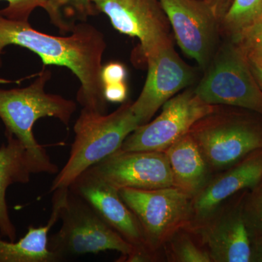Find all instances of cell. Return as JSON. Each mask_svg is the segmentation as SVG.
<instances>
[{
    "instance_id": "obj_14",
    "label": "cell",
    "mask_w": 262,
    "mask_h": 262,
    "mask_svg": "<svg viewBox=\"0 0 262 262\" xmlns=\"http://www.w3.org/2000/svg\"><path fill=\"white\" fill-rule=\"evenodd\" d=\"M7 144L0 147V234L16 241V229L10 220L6 192L10 185L27 184L35 168L24 144L10 133H5Z\"/></svg>"
},
{
    "instance_id": "obj_13",
    "label": "cell",
    "mask_w": 262,
    "mask_h": 262,
    "mask_svg": "<svg viewBox=\"0 0 262 262\" xmlns=\"http://www.w3.org/2000/svg\"><path fill=\"white\" fill-rule=\"evenodd\" d=\"M210 163L224 167L262 149V132L245 123L213 124L189 131Z\"/></svg>"
},
{
    "instance_id": "obj_17",
    "label": "cell",
    "mask_w": 262,
    "mask_h": 262,
    "mask_svg": "<svg viewBox=\"0 0 262 262\" xmlns=\"http://www.w3.org/2000/svg\"><path fill=\"white\" fill-rule=\"evenodd\" d=\"M164 152L168 157L173 186L190 194L201 187L206 176L205 158L190 133L182 136Z\"/></svg>"
},
{
    "instance_id": "obj_6",
    "label": "cell",
    "mask_w": 262,
    "mask_h": 262,
    "mask_svg": "<svg viewBox=\"0 0 262 262\" xmlns=\"http://www.w3.org/2000/svg\"><path fill=\"white\" fill-rule=\"evenodd\" d=\"M213 111V105L201 101L194 91H184L164 103L162 113L155 120L131 133L120 149L165 151Z\"/></svg>"
},
{
    "instance_id": "obj_27",
    "label": "cell",
    "mask_w": 262,
    "mask_h": 262,
    "mask_svg": "<svg viewBox=\"0 0 262 262\" xmlns=\"http://www.w3.org/2000/svg\"><path fill=\"white\" fill-rule=\"evenodd\" d=\"M250 65H251L253 75L262 90V68L257 65L253 64V63H250Z\"/></svg>"
},
{
    "instance_id": "obj_18",
    "label": "cell",
    "mask_w": 262,
    "mask_h": 262,
    "mask_svg": "<svg viewBox=\"0 0 262 262\" xmlns=\"http://www.w3.org/2000/svg\"><path fill=\"white\" fill-rule=\"evenodd\" d=\"M211 256L215 261H252L251 239L246 222L237 215L217 227L208 236Z\"/></svg>"
},
{
    "instance_id": "obj_4",
    "label": "cell",
    "mask_w": 262,
    "mask_h": 262,
    "mask_svg": "<svg viewBox=\"0 0 262 262\" xmlns=\"http://www.w3.org/2000/svg\"><path fill=\"white\" fill-rule=\"evenodd\" d=\"M61 228L48 239L58 261L70 256L115 251L133 261L136 250L84 200L68 191L61 210Z\"/></svg>"
},
{
    "instance_id": "obj_19",
    "label": "cell",
    "mask_w": 262,
    "mask_h": 262,
    "mask_svg": "<svg viewBox=\"0 0 262 262\" xmlns=\"http://www.w3.org/2000/svg\"><path fill=\"white\" fill-rule=\"evenodd\" d=\"M45 10L51 23L63 34L98 13L91 0H47Z\"/></svg>"
},
{
    "instance_id": "obj_26",
    "label": "cell",
    "mask_w": 262,
    "mask_h": 262,
    "mask_svg": "<svg viewBox=\"0 0 262 262\" xmlns=\"http://www.w3.org/2000/svg\"><path fill=\"white\" fill-rule=\"evenodd\" d=\"M255 213L256 224L262 232V187L260 189L257 199L255 203Z\"/></svg>"
},
{
    "instance_id": "obj_24",
    "label": "cell",
    "mask_w": 262,
    "mask_h": 262,
    "mask_svg": "<svg viewBox=\"0 0 262 262\" xmlns=\"http://www.w3.org/2000/svg\"><path fill=\"white\" fill-rule=\"evenodd\" d=\"M126 77V68L119 62H110L103 66L101 69V79L103 89V85L106 84L125 82Z\"/></svg>"
},
{
    "instance_id": "obj_5",
    "label": "cell",
    "mask_w": 262,
    "mask_h": 262,
    "mask_svg": "<svg viewBox=\"0 0 262 262\" xmlns=\"http://www.w3.org/2000/svg\"><path fill=\"white\" fill-rule=\"evenodd\" d=\"M194 91L208 104L237 106L262 115V90L239 47L222 48Z\"/></svg>"
},
{
    "instance_id": "obj_7",
    "label": "cell",
    "mask_w": 262,
    "mask_h": 262,
    "mask_svg": "<svg viewBox=\"0 0 262 262\" xmlns=\"http://www.w3.org/2000/svg\"><path fill=\"white\" fill-rule=\"evenodd\" d=\"M182 51L206 69L215 46L219 12L227 0H159Z\"/></svg>"
},
{
    "instance_id": "obj_28",
    "label": "cell",
    "mask_w": 262,
    "mask_h": 262,
    "mask_svg": "<svg viewBox=\"0 0 262 262\" xmlns=\"http://www.w3.org/2000/svg\"><path fill=\"white\" fill-rule=\"evenodd\" d=\"M257 258L258 261H262V243L258 247L257 258Z\"/></svg>"
},
{
    "instance_id": "obj_15",
    "label": "cell",
    "mask_w": 262,
    "mask_h": 262,
    "mask_svg": "<svg viewBox=\"0 0 262 262\" xmlns=\"http://www.w3.org/2000/svg\"><path fill=\"white\" fill-rule=\"evenodd\" d=\"M68 188L55 190L51 216L46 225L30 226L27 233L18 241H6L0 237V262H57L56 255L48 248L50 230L60 220Z\"/></svg>"
},
{
    "instance_id": "obj_10",
    "label": "cell",
    "mask_w": 262,
    "mask_h": 262,
    "mask_svg": "<svg viewBox=\"0 0 262 262\" xmlns=\"http://www.w3.org/2000/svg\"><path fill=\"white\" fill-rule=\"evenodd\" d=\"M87 170L118 191L124 188L156 189L173 187V173L164 151L120 149Z\"/></svg>"
},
{
    "instance_id": "obj_9",
    "label": "cell",
    "mask_w": 262,
    "mask_h": 262,
    "mask_svg": "<svg viewBox=\"0 0 262 262\" xmlns=\"http://www.w3.org/2000/svg\"><path fill=\"white\" fill-rule=\"evenodd\" d=\"M119 194L139 221L146 246L163 241L189 212V194L174 186L156 189L124 188Z\"/></svg>"
},
{
    "instance_id": "obj_16",
    "label": "cell",
    "mask_w": 262,
    "mask_h": 262,
    "mask_svg": "<svg viewBox=\"0 0 262 262\" xmlns=\"http://www.w3.org/2000/svg\"><path fill=\"white\" fill-rule=\"evenodd\" d=\"M261 182L262 149H259L210 184L196 200L194 208L199 214H206L236 192L255 187Z\"/></svg>"
},
{
    "instance_id": "obj_11",
    "label": "cell",
    "mask_w": 262,
    "mask_h": 262,
    "mask_svg": "<svg viewBox=\"0 0 262 262\" xmlns=\"http://www.w3.org/2000/svg\"><path fill=\"white\" fill-rule=\"evenodd\" d=\"M69 189L84 200L107 225L136 250L134 261H144L146 243L140 224L122 201L119 191L97 175L86 170L70 184Z\"/></svg>"
},
{
    "instance_id": "obj_25",
    "label": "cell",
    "mask_w": 262,
    "mask_h": 262,
    "mask_svg": "<svg viewBox=\"0 0 262 262\" xmlns=\"http://www.w3.org/2000/svg\"><path fill=\"white\" fill-rule=\"evenodd\" d=\"M127 86L125 82L103 85V97L106 102L123 103L127 97Z\"/></svg>"
},
{
    "instance_id": "obj_23",
    "label": "cell",
    "mask_w": 262,
    "mask_h": 262,
    "mask_svg": "<svg viewBox=\"0 0 262 262\" xmlns=\"http://www.w3.org/2000/svg\"><path fill=\"white\" fill-rule=\"evenodd\" d=\"M177 257L179 261L183 262H209L211 258L205 251L190 241L183 242L177 250Z\"/></svg>"
},
{
    "instance_id": "obj_8",
    "label": "cell",
    "mask_w": 262,
    "mask_h": 262,
    "mask_svg": "<svg viewBox=\"0 0 262 262\" xmlns=\"http://www.w3.org/2000/svg\"><path fill=\"white\" fill-rule=\"evenodd\" d=\"M121 34L136 37L146 60L171 43L169 21L159 0H91Z\"/></svg>"
},
{
    "instance_id": "obj_12",
    "label": "cell",
    "mask_w": 262,
    "mask_h": 262,
    "mask_svg": "<svg viewBox=\"0 0 262 262\" xmlns=\"http://www.w3.org/2000/svg\"><path fill=\"white\" fill-rule=\"evenodd\" d=\"M147 77L139 98L132 102L133 111L141 125L147 123L164 103L192 83L194 72L174 50L166 45L146 60Z\"/></svg>"
},
{
    "instance_id": "obj_21",
    "label": "cell",
    "mask_w": 262,
    "mask_h": 262,
    "mask_svg": "<svg viewBox=\"0 0 262 262\" xmlns=\"http://www.w3.org/2000/svg\"><path fill=\"white\" fill-rule=\"evenodd\" d=\"M234 39L239 41L248 61L262 68V18L244 29Z\"/></svg>"
},
{
    "instance_id": "obj_1",
    "label": "cell",
    "mask_w": 262,
    "mask_h": 262,
    "mask_svg": "<svg viewBox=\"0 0 262 262\" xmlns=\"http://www.w3.org/2000/svg\"><path fill=\"white\" fill-rule=\"evenodd\" d=\"M10 45L34 52L45 66L70 69L80 80L77 99L82 108L106 114L101 79L106 41L94 26L82 22L68 37H56L33 29L29 21L10 20L0 15V67L3 49Z\"/></svg>"
},
{
    "instance_id": "obj_3",
    "label": "cell",
    "mask_w": 262,
    "mask_h": 262,
    "mask_svg": "<svg viewBox=\"0 0 262 262\" xmlns=\"http://www.w3.org/2000/svg\"><path fill=\"white\" fill-rule=\"evenodd\" d=\"M131 104L123 103L108 115L82 108L74 126L70 157L52 182L50 192L68 188L81 173L121 148L127 136L141 125Z\"/></svg>"
},
{
    "instance_id": "obj_29",
    "label": "cell",
    "mask_w": 262,
    "mask_h": 262,
    "mask_svg": "<svg viewBox=\"0 0 262 262\" xmlns=\"http://www.w3.org/2000/svg\"><path fill=\"white\" fill-rule=\"evenodd\" d=\"M227 2H228L229 5V3H230L231 0H227Z\"/></svg>"
},
{
    "instance_id": "obj_2",
    "label": "cell",
    "mask_w": 262,
    "mask_h": 262,
    "mask_svg": "<svg viewBox=\"0 0 262 262\" xmlns=\"http://www.w3.org/2000/svg\"><path fill=\"white\" fill-rule=\"evenodd\" d=\"M51 78V70L44 67L30 85L0 89V119L4 122L5 133L13 134L24 144L37 173H58V168L51 161L45 146L36 140L33 133L34 124L39 119L50 117L69 126L77 110L72 100L45 91Z\"/></svg>"
},
{
    "instance_id": "obj_20",
    "label": "cell",
    "mask_w": 262,
    "mask_h": 262,
    "mask_svg": "<svg viewBox=\"0 0 262 262\" xmlns=\"http://www.w3.org/2000/svg\"><path fill=\"white\" fill-rule=\"evenodd\" d=\"M262 18V0H231L223 16L226 29L234 38Z\"/></svg>"
},
{
    "instance_id": "obj_22",
    "label": "cell",
    "mask_w": 262,
    "mask_h": 262,
    "mask_svg": "<svg viewBox=\"0 0 262 262\" xmlns=\"http://www.w3.org/2000/svg\"><path fill=\"white\" fill-rule=\"evenodd\" d=\"M8 3L7 8L0 10V15L10 20L29 21V17L36 8L45 10L47 0H0Z\"/></svg>"
}]
</instances>
